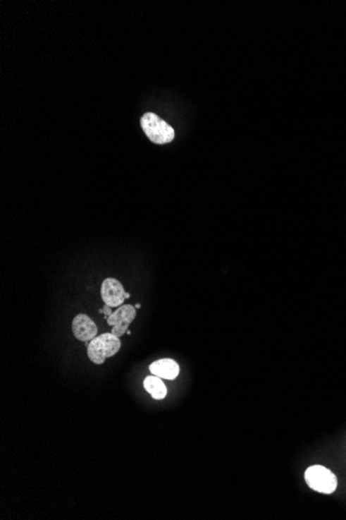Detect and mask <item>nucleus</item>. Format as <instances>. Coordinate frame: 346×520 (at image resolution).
<instances>
[{
	"instance_id": "nucleus-1",
	"label": "nucleus",
	"mask_w": 346,
	"mask_h": 520,
	"mask_svg": "<svg viewBox=\"0 0 346 520\" xmlns=\"http://www.w3.org/2000/svg\"><path fill=\"white\" fill-rule=\"evenodd\" d=\"M121 343L113 334H103L96 337L87 346V356L92 363L102 365L106 359L112 358L120 351Z\"/></svg>"
},
{
	"instance_id": "nucleus-2",
	"label": "nucleus",
	"mask_w": 346,
	"mask_h": 520,
	"mask_svg": "<svg viewBox=\"0 0 346 520\" xmlns=\"http://www.w3.org/2000/svg\"><path fill=\"white\" fill-rule=\"evenodd\" d=\"M140 123L147 138L155 144H168L174 140L173 128L156 114L147 112L141 118Z\"/></svg>"
},
{
	"instance_id": "nucleus-3",
	"label": "nucleus",
	"mask_w": 346,
	"mask_h": 520,
	"mask_svg": "<svg viewBox=\"0 0 346 520\" xmlns=\"http://www.w3.org/2000/svg\"><path fill=\"white\" fill-rule=\"evenodd\" d=\"M305 480L310 488L323 495H330L337 488L336 476L321 466H310L306 471Z\"/></svg>"
},
{
	"instance_id": "nucleus-4",
	"label": "nucleus",
	"mask_w": 346,
	"mask_h": 520,
	"mask_svg": "<svg viewBox=\"0 0 346 520\" xmlns=\"http://www.w3.org/2000/svg\"><path fill=\"white\" fill-rule=\"evenodd\" d=\"M136 318L135 306L131 305L121 306L118 310L112 313L111 316L108 317V325L112 326L111 334L114 336L123 337L127 334L129 326Z\"/></svg>"
},
{
	"instance_id": "nucleus-5",
	"label": "nucleus",
	"mask_w": 346,
	"mask_h": 520,
	"mask_svg": "<svg viewBox=\"0 0 346 520\" xmlns=\"http://www.w3.org/2000/svg\"><path fill=\"white\" fill-rule=\"evenodd\" d=\"M125 291L120 281L108 277L101 287V296L105 305L111 308H120L125 301Z\"/></svg>"
},
{
	"instance_id": "nucleus-6",
	"label": "nucleus",
	"mask_w": 346,
	"mask_h": 520,
	"mask_svg": "<svg viewBox=\"0 0 346 520\" xmlns=\"http://www.w3.org/2000/svg\"><path fill=\"white\" fill-rule=\"evenodd\" d=\"M72 330L75 338L81 341H90L98 337L96 323L85 314L77 315L73 319Z\"/></svg>"
},
{
	"instance_id": "nucleus-7",
	"label": "nucleus",
	"mask_w": 346,
	"mask_h": 520,
	"mask_svg": "<svg viewBox=\"0 0 346 520\" xmlns=\"http://www.w3.org/2000/svg\"><path fill=\"white\" fill-rule=\"evenodd\" d=\"M149 371L153 375L160 378L173 380L180 374V365L171 358L159 359L149 365Z\"/></svg>"
},
{
	"instance_id": "nucleus-8",
	"label": "nucleus",
	"mask_w": 346,
	"mask_h": 520,
	"mask_svg": "<svg viewBox=\"0 0 346 520\" xmlns=\"http://www.w3.org/2000/svg\"><path fill=\"white\" fill-rule=\"evenodd\" d=\"M143 387L155 400H163L167 395L166 385L158 376H147L143 381Z\"/></svg>"
},
{
	"instance_id": "nucleus-9",
	"label": "nucleus",
	"mask_w": 346,
	"mask_h": 520,
	"mask_svg": "<svg viewBox=\"0 0 346 520\" xmlns=\"http://www.w3.org/2000/svg\"><path fill=\"white\" fill-rule=\"evenodd\" d=\"M103 310H104V315H105V319H107L108 317L111 316L112 315V308L111 306L105 305L104 308H103Z\"/></svg>"
},
{
	"instance_id": "nucleus-10",
	"label": "nucleus",
	"mask_w": 346,
	"mask_h": 520,
	"mask_svg": "<svg viewBox=\"0 0 346 520\" xmlns=\"http://www.w3.org/2000/svg\"><path fill=\"white\" fill-rule=\"evenodd\" d=\"M130 298V293H125V299Z\"/></svg>"
},
{
	"instance_id": "nucleus-11",
	"label": "nucleus",
	"mask_w": 346,
	"mask_h": 520,
	"mask_svg": "<svg viewBox=\"0 0 346 520\" xmlns=\"http://www.w3.org/2000/svg\"><path fill=\"white\" fill-rule=\"evenodd\" d=\"M141 308V306L139 305V303H138V305H136L135 306V308Z\"/></svg>"
},
{
	"instance_id": "nucleus-12",
	"label": "nucleus",
	"mask_w": 346,
	"mask_h": 520,
	"mask_svg": "<svg viewBox=\"0 0 346 520\" xmlns=\"http://www.w3.org/2000/svg\"><path fill=\"white\" fill-rule=\"evenodd\" d=\"M127 334H131V332H130V330H129V329H128V330H127Z\"/></svg>"
}]
</instances>
